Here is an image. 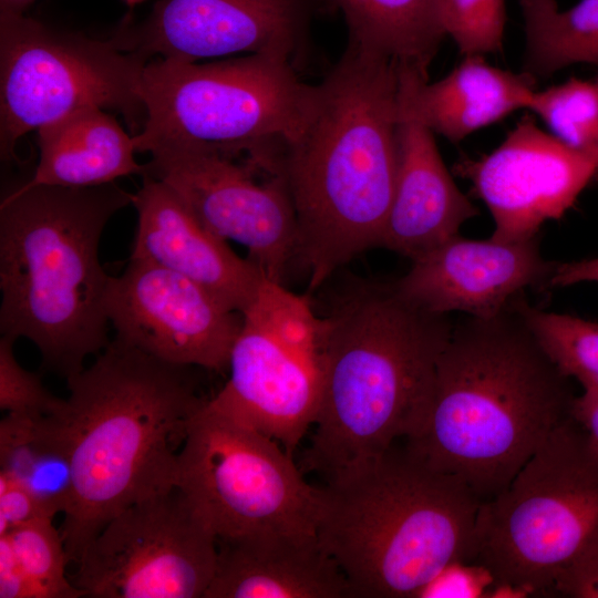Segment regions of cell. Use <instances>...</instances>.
Instances as JSON below:
<instances>
[{
    "label": "cell",
    "mask_w": 598,
    "mask_h": 598,
    "mask_svg": "<svg viewBox=\"0 0 598 598\" xmlns=\"http://www.w3.org/2000/svg\"><path fill=\"white\" fill-rule=\"evenodd\" d=\"M570 378L551 361L514 299L489 318L453 323L423 431L404 445L461 478L484 503L499 495L573 416Z\"/></svg>",
    "instance_id": "1"
},
{
    "label": "cell",
    "mask_w": 598,
    "mask_h": 598,
    "mask_svg": "<svg viewBox=\"0 0 598 598\" xmlns=\"http://www.w3.org/2000/svg\"><path fill=\"white\" fill-rule=\"evenodd\" d=\"M319 322L322 386L302 465L328 482L423 431L454 321L394 281L359 280Z\"/></svg>",
    "instance_id": "2"
},
{
    "label": "cell",
    "mask_w": 598,
    "mask_h": 598,
    "mask_svg": "<svg viewBox=\"0 0 598 598\" xmlns=\"http://www.w3.org/2000/svg\"><path fill=\"white\" fill-rule=\"evenodd\" d=\"M398 65L348 44L318 84L313 111L287 145L279 176L297 221V260L315 291L381 247L398 172Z\"/></svg>",
    "instance_id": "3"
},
{
    "label": "cell",
    "mask_w": 598,
    "mask_h": 598,
    "mask_svg": "<svg viewBox=\"0 0 598 598\" xmlns=\"http://www.w3.org/2000/svg\"><path fill=\"white\" fill-rule=\"evenodd\" d=\"M190 368L114 338L66 380L59 415L73 488L60 530L70 563L113 516L177 487L179 452L208 400L199 395Z\"/></svg>",
    "instance_id": "4"
},
{
    "label": "cell",
    "mask_w": 598,
    "mask_h": 598,
    "mask_svg": "<svg viewBox=\"0 0 598 598\" xmlns=\"http://www.w3.org/2000/svg\"><path fill=\"white\" fill-rule=\"evenodd\" d=\"M133 194L115 182L91 187L28 186L0 204V332L24 338L42 367L69 379L107 344L112 276L99 247Z\"/></svg>",
    "instance_id": "5"
},
{
    "label": "cell",
    "mask_w": 598,
    "mask_h": 598,
    "mask_svg": "<svg viewBox=\"0 0 598 598\" xmlns=\"http://www.w3.org/2000/svg\"><path fill=\"white\" fill-rule=\"evenodd\" d=\"M396 443L321 487L317 536L352 597L416 598L446 565L471 560L482 502Z\"/></svg>",
    "instance_id": "6"
},
{
    "label": "cell",
    "mask_w": 598,
    "mask_h": 598,
    "mask_svg": "<svg viewBox=\"0 0 598 598\" xmlns=\"http://www.w3.org/2000/svg\"><path fill=\"white\" fill-rule=\"evenodd\" d=\"M296 66L271 54L199 64L150 60L142 79L145 120L134 135L137 152L176 138L247 155L258 168L271 164L302 132L318 84L301 81Z\"/></svg>",
    "instance_id": "7"
},
{
    "label": "cell",
    "mask_w": 598,
    "mask_h": 598,
    "mask_svg": "<svg viewBox=\"0 0 598 598\" xmlns=\"http://www.w3.org/2000/svg\"><path fill=\"white\" fill-rule=\"evenodd\" d=\"M598 548V450L569 417L478 508L470 563L519 597H553L560 573Z\"/></svg>",
    "instance_id": "8"
},
{
    "label": "cell",
    "mask_w": 598,
    "mask_h": 598,
    "mask_svg": "<svg viewBox=\"0 0 598 598\" xmlns=\"http://www.w3.org/2000/svg\"><path fill=\"white\" fill-rule=\"evenodd\" d=\"M177 487L216 539L317 534L321 487L306 482L278 442L209 399L179 452Z\"/></svg>",
    "instance_id": "9"
},
{
    "label": "cell",
    "mask_w": 598,
    "mask_h": 598,
    "mask_svg": "<svg viewBox=\"0 0 598 598\" xmlns=\"http://www.w3.org/2000/svg\"><path fill=\"white\" fill-rule=\"evenodd\" d=\"M147 62L111 38L0 14L1 159L17 161L18 142L27 133L86 106L118 111L136 135L145 120L141 89Z\"/></svg>",
    "instance_id": "10"
},
{
    "label": "cell",
    "mask_w": 598,
    "mask_h": 598,
    "mask_svg": "<svg viewBox=\"0 0 598 598\" xmlns=\"http://www.w3.org/2000/svg\"><path fill=\"white\" fill-rule=\"evenodd\" d=\"M241 318L229 379L209 401L292 455L312 427L320 402L319 316L307 296L265 278Z\"/></svg>",
    "instance_id": "11"
},
{
    "label": "cell",
    "mask_w": 598,
    "mask_h": 598,
    "mask_svg": "<svg viewBox=\"0 0 598 598\" xmlns=\"http://www.w3.org/2000/svg\"><path fill=\"white\" fill-rule=\"evenodd\" d=\"M216 538L175 487L113 516L70 576L90 598H204Z\"/></svg>",
    "instance_id": "12"
},
{
    "label": "cell",
    "mask_w": 598,
    "mask_h": 598,
    "mask_svg": "<svg viewBox=\"0 0 598 598\" xmlns=\"http://www.w3.org/2000/svg\"><path fill=\"white\" fill-rule=\"evenodd\" d=\"M144 175L165 183L213 234L234 240L274 281L297 259V221L283 179L257 182L248 163L212 146L176 138L151 144Z\"/></svg>",
    "instance_id": "13"
},
{
    "label": "cell",
    "mask_w": 598,
    "mask_h": 598,
    "mask_svg": "<svg viewBox=\"0 0 598 598\" xmlns=\"http://www.w3.org/2000/svg\"><path fill=\"white\" fill-rule=\"evenodd\" d=\"M331 11L328 0H159L143 22L126 19L111 39L147 61L197 62L245 52L295 65L313 19Z\"/></svg>",
    "instance_id": "14"
},
{
    "label": "cell",
    "mask_w": 598,
    "mask_h": 598,
    "mask_svg": "<svg viewBox=\"0 0 598 598\" xmlns=\"http://www.w3.org/2000/svg\"><path fill=\"white\" fill-rule=\"evenodd\" d=\"M106 313L116 339L173 364L217 372L228 369L243 320L195 281L132 258L111 279Z\"/></svg>",
    "instance_id": "15"
},
{
    "label": "cell",
    "mask_w": 598,
    "mask_h": 598,
    "mask_svg": "<svg viewBox=\"0 0 598 598\" xmlns=\"http://www.w3.org/2000/svg\"><path fill=\"white\" fill-rule=\"evenodd\" d=\"M454 169L488 207L495 224L491 238L516 243L563 217L598 165L524 116L496 150L478 159L464 157Z\"/></svg>",
    "instance_id": "16"
},
{
    "label": "cell",
    "mask_w": 598,
    "mask_h": 598,
    "mask_svg": "<svg viewBox=\"0 0 598 598\" xmlns=\"http://www.w3.org/2000/svg\"><path fill=\"white\" fill-rule=\"evenodd\" d=\"M412 262L394 281L405 299L430 312L478 318L496 316L527 287L548 286L558 264L542 256L537 236L501 243L460 235Z\"/></svg>",
    "instance_id": "17"
},
{
    "label": "cell",
    "mask_w": 598,
    "mask_h": 598,
    "mask_svg": "<svg viewBox=\"0 0 598 598\" xmlns=\"http://www.w3.org/2000/svg\"><path fill=\"white\" fill-rule=\"evenodd\" d=\"M142 177L133 194L137 226L130 258L177 272L241 313L267 278L262 270L208 230L165 183Z\"/></svg>",
    "instance_id": "18"
},
{
    "label": "cell",
    "mask_w": 598,
    "mask_h": 598,
    "mask_svg": "<svg viewBox=\"0 0 598 598\" xmlns=\"http://www.w3.org/2000/svg\"><path fill=\"white\" fill-rule=\"evenodd\" d=\"M204 598H346L350 585L317 534L260 533L216 539Z\"/></svg>",
    "instance_id": "19"
},
{
    "label": "cell",
    "mask_w": 598,
    "mask_h": 598,
    "mask_svg": "<svg viewBox=\"0 0 598 598\" xmlns=\"http://www.w3.org/2000/svg\"><path fill=\"white\" fill-rule=\"evenodd\" d=\"M398 155L381 247L413 260L458 235L480 213L455 185L430 130L399 123Z\"/></svg>",
    "instance_id": "20"
},
{
    "label": "cell",
    "mask_w": 598,
    "mask_h": 598,
    "mask_svg": "<svg viewBox=\"0 0 598 598\" xmlns=\"http://www.w3.org/2000/svg\"><path fill=\"white\" fill-rule=\"evenodd\" d=\"M536 79L488 64L483 55H465L448 75L434 83L399 70L398 123H415L457 143L468 134L527 109Z\"/></svg>",
    "instance_id": "21"
},
{
    "label": "cell",
    "mask_w": 598,
    "mask_h": 598,
    "mask_svg": "<svg viewBox=\"0 0 598 598\" xmlns=\"http://www.w3.org/2000/svg\"><path fill=\"white\" fill-rule=\"evenodd\" d=\"M39 162L28 186L91 187L143 175L136 144L116 118L96 106L74 110L39 130Z\"/></svg>",
    "instance_id": "22"
},
{
    "label": "cell",
    "mask_w": 598,
    "mask_h": 598,
    "mask_svg": "<svg viewBox=\"0 0 598 598\" xmlns=\"http://www.w3.org/2000/svg\"><path fill=\"white\" fill-rule=\"evenodd\" d=\"M328 1L344 17L349 44L429 79V66L446 37L436 0Z\"/></svg>",
    "instance_id": "23"
},
{
    "label": "cell",
    "mask_w": 598,
    "mask_h": 598,
    "mask_svg": "<svg viewBox=\"0 0 598 598\" xmlns=\"http://www.w3.org/2000/svg\"><path fill=\"white\" fill-rule=\"evenodd\" d=\"M60 408L52 414L6 413L0 422V471L25 486L53 518L66 512L73 488Z\"/></svg>",
    "instance_id": "24"
},
{
    "label": "cell",
    "mask_w": 598,
    "mask_h": 598,
    "mask_svg": "<svg viewBox=\"0 0 598 598\" xmlns=\"http://www.w3.org/2000/svg\"><path fill=\"white\" fill-rule=\"evenodd\" d=\"M526 50L523 72L536 80L574 63L598 65V0L560 10L556 0H519Z\"/></svg>",
    "instance_id": "25"
},
{
    "label": "cell",
    "mask_w": 598,
    "mask_h": 598,
    "mask_svg": "<svg viewBox=\"0 0 598 598\" xmlns=\"http://www.w3.org/2000/svg\"><path fill=\"white\" fill-rule=\"evenodd\" d=\"M514 303L557 368L584 390L598 392V322L544 311L522 295Z\"/></svg>",
    "instance_id": "26"
},
{
    "label": "cell",
    "mask_w": 598,
    "mask_h": 598,
    "mask_svg": "<svg viewBox=\"0 0 598 598\" xmlns=\"http://www.w3.org/2000/svg\"><path fill=\"white\" fill-rule=\"evenodd\" d=\"M536 113L554 136L568 147L590 157L598 165V85L570 79L535 91L528 107Z\"/></svg>",
    "instance_id": "27"
},
{
    "label": "cell",
    "mask_w": 598,
    "mask_h": 598,
    "mask_svg": "<svg viewBox=\"0 0 598 598\" xmlns=\"http://www.w3.org/2000/svg\"><path fill=\"white\" fill-rule=\"evenodd\" d=\"M1 536L9 539L33 598L83 597L66 575L70 560L52 517H38Z\"/></svg>",
    "instance_id": "28"
},
{
    "label": "cell",
    "mask_w": 598,
    "mask_h": 598,
    "mask_svg": "<svg viewBox=\"0 0 598 598\" xmlns=\"http://www.w3.org/2000/svg\"><path fill=\"white\" fill-rule=\"evenodd\" d=\"M440 23L464 55L503 49L505 0H436Z\"/></svg>",
    "instance_id": "29"
},
{
    "label": "cell",
    "mask_w": 598,
    "mask_h": 598,
    "mask_svg": "<svg viewBox=\"0 0 598 598\" xmlns=\"http://www.w3.org/2000/svg\"><path fill=\"white\" fill-rule=\"evenodd\" d=\"M16 339L0 338V409L14 414H52L63 399L53 395L40 377L24 369L14 353Z\"/></svg>",
    "instance_id": "30"
},
{
    "label": "cell",
    "mask_w": 598,
    "mask_h": 598,
    "mask_svg": "<svg viewBox=\"0 0 598 598\" xmlns=\"http://www.w3.org/2000/svg\"><path fill=\"white\" fill-rule=\"evenodd\" d=\"M495 579L485 567L453 561L442 568L417 594L416 598L488 597Z\"/></svg>",
    "instance_id": "31"
},
{
    "label": "cell",
    "mask_w": 598,
    "mask_h": 598,
    "mask_svg": "<svg viewBox=\"0 0 598 598\" xmlns=\"http://www.w3.org/2000/svg\"><path fill=\"white\" fill-rule=\"evenodd\" d=\"M42 516L49 515L33 494L19 481L0 471V536Z\"/></svg>",
    "instance_id": "32"
},
{
    "label": "cell",
    "mask_w": 598,
    "mask_h": 598,
    "mask_svg": "<svg viewBox=\"0 0 598 598\" xmlns=\"http://www.w3.org/2000/svg\"><path fill=\"white\" fill-rule=\"evenodd\" d=\"M553 597L598 598V548L560 573L553 586Z\"/></svg>",
    "instance_id": "33"
},
{
    "label": "cell",
    "mask_w": 598,
    "mask_h": 598,
    "mask_svg": "<svg viewBox=\"0 0 598 598\" xmlns=\"http://www.w3.org/2000/svg\"><path fill=\"white\" fill-rule=\"evenodd\" d=\"M0 598H33L30 584L6 536H0Z\"/></svg>",
    "instance_id": "34"
},
{
    "label": "cell",
    "mask_w": 598,
    "mask_h": 598,
    "mask_svg": "<svg viewBox=\"0 0 598 598\" xmlns=\"http://www.w3.org/2000/svg\"><path fill=\"white\" fill-rule=\"evenodd\" d=\"M588 281L598 282V257L557 264L548 287H566Z\"/></svg>",
    "instance_id": "35"
},
{
    "label": "cell",
    "mask_w": 598,
    "mask_h": 598,
    "mask_svg": "<svg viewBox=\"0 0 598 598\" xmlns=\"http://www.w3.org/2000/svg\"><path fill=\"white\" fill-rule=\"evenodd\" d=\"M573 416L582 426L590 441L598 450V392L584 390L576 396Z\"/></svg>",
    "instance_id": "36"
},
{
    "label": "cell",
    "mask_w": 598,
    "mask_h": 598,
    "mask_svg": "<svg viewBox=\"0 0 598 598\" xmlns=\"http://www.w3.org/2000/svg\"><path fill=\"white\" fill-rule=\"evenodd\" d=\"M35 0H0V14H23Z\"/></svg>",
    "instance_id": "37"
},
{
    "label": "cell",
    "mask_w": 598,
    "mask_h": 598,
    "mask_svg": "<svg viewBox=\"0 0 598 598\" xmlns=\"http://www.w3.org/2000/svg\"><path fill=\"white\" fill-rule=\"evenodd\" d=\"M128 6H134L143 0H124Z\"/></svg>",
    "instance_id": "38"
},
{
    "label": "cell",
    "mask_w": 598,
    "mask_h": 598,
    "mask_svg": "<svg viewBox=\"0 0 598 598\" xmlns=\"http://www.w3.org/2000/svg\"><path fill=\"white\" fill-rule=\"evenodd\" d=\"M595 82H596V84L598 85V73H597V78H596V81H595Z\"/></svg>",
    "instance_id": "39"
}]
</instances>
